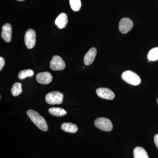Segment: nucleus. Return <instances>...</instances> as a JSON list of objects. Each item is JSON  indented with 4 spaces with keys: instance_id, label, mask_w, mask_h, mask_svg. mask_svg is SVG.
Returning <instances> with one entry per match:
<instances>
[{
    "instance_id": "1",
    "label": "nucleus",
    "mask_w": 158,
    "mask_h": 158,
    "mask_svg": "<svg viewBox=\"0 0 158 158\" xmlns=\"http://www.w3.org/2000/svg\"><path fill=\"white\" fill-rule=\"evenodd\" d=\"M27 115L40 130L44 131H46L48 130V126L45 119L36 111L33 110H28Z\"/></svg>"
},
{
    "instance_id": "2",
    "label": "nucleus",
    "mask_w": 158,
    "mask_h": 158,
    "mask_svg": "<svg viewBox=\"0 0 158 158\" xmlns=\"http://www.w3.org/2000/svg\"><path fill=\"white\" fill-rule=\"evenodd\" d=\"M121 77L126 83L135 86L139 85L141 82L139 76L131 71H126L122 74Z\"/></svg>"
},
{
    "instance_id": "3",
    "label": "nucleus",
    "mask_w": 158,
    "mask_h": 158,
    "mask_svg": "<svg viewBox=\"0 0 158 158\" xmlns=\"http://www.w3.org/2000/svg\"><path fill=\"white\" fill-rule=\"evenodd\" d=\"M63 99V94L58 91L50 92L45 96L46 102L50 105L61 104Z\"/></svg>"
},
{
    "instance_id": "4",
    "label": "nucleus",
    "mask_w": 158,
    "mask_h": 158,
    "mask_svg": "<svg viewBox=\"0 0 158 158\" xmlns=\"http://www.w3.org/2000/svg\"><path fill=\"white\" fill-rule=\"evenodd\" d=\"M94 125L96 127L104 131H110L113 129V125L109 118L104 117L97 118L94 121Z\"/></svg>"
},
{
    "instance_id": "5",
    "label": "nucleus",
    "mask_w": 158,
    "mask_h": 158,
    "mask_svg": "<svg viewBox=\"0 0 158 158\" xmlns=\"http://www.w3.org/2000/svg\"><path fill=\"white\" fill-rule=\"evenodd\" d=\"M36 32L33 29H29L25 34L24 41L26 46L28 49H32L36 44Z\"/></svg>"
},
{
    "instance_id": "6",
    "label": "nucleus",
    "mask_w": 158,
    "mask_h": 158,
    "mask_svg": "<svg viewBox=\"0 0 158 158\" xmlns=\"http://www.w3.org/2000/svg\"><path fill=\"white\" fill-rule=\"evenodd\" d=\"M50 67L53 70H63L65 67V62L59 56H54L51 61Z\"/></svg>"
},
{
    "instance_id": "7",
    "label": "nucleus",
    "mask_w": 158,
    "mask_h": 158,
    "mask_svg": "<svg viewBox=\"0 0 158 158\" xmlns=\"http://www.w3.org/2000/svg\"><path fill=\"white\" fill-rule=\"evenodd\" d=\"M133 27V23L131 19L124 18L120 20L118 25V29L122 34H125L129 32Z\"/></svg>"
},
{
    "instance_id": "8",
    "label": "nucleus",
    "mask_w": 158,
    "mask_h": 158,
    "mask_svg": "<svg viewBox=\"0 0 158 158\" xmlns=\"http://www.w3.org/2000/svg\"><path fill=\"white\" fill-rule=\"evenodd\" d=\"M98 96L102 98L107 100H113L115 98V94L112 90L105 88H98L96 90Z\"/></svg>"
},
{
    "instance_id": "9",
    "label": "nucleus",
    "mask_w": 158,
    "mask_h": 158,
    "mask_svg": "<svg viewBox=\"0 0 158 158\" xmlns=\"http://www.w3.org/2000/svg\"><path fill=\"white\" fill-rule=\"evenodd\" d=\"M12 36V27L9 23L5 24L2 29V38L6 42H10L11 41Z\"/></svg>"
},
{
    "instance_id": "10",
    "label": "nucleus",
    "mask_w": 158,
    "mask_h": 158,
    "mask_svg": "<svg viewBox=\"0 0 158 158\" xmlns=\"http://www.w3.org/2000/svg\"><path fill=\"white\" fill-rule=\"evenodd\" d=\"M36 79L40 84L48 85L52 82V76L49 72H44L37 74Z\"/></svg>"
},
{
    "instance_id": "11",
    "label": "nucleus",
    "mask_w": 158,
    "mask_h": 158,
    "mask_svg": "<svg viewBox=\"0 0 158 158\" xmlns=\"http://www.w3.org/2000/svg\"><path fill=\"white\" fill-rule=\"evenodd\" d=\"M97 49L92 48L88 51L84 57V62L86 65H90L93 63L97 55Z\"/></svg>"
},
{
    "instance_id": "12",
    "label": "nucleus",
    "mask_w": 158,
    "mask_h": 158,
    "mask_svg": "<svg viewBox=\"0 0 158 158\" xmlns=\"http://www.w3.org/2000/svg\"><path fill=\"white\" fill-rule=\"evenodd\" d=\"M68 22V16L65 13H62L59 14L55 21L56 25L60 29L65 28Z\"/></svg>"
},
{
    "instance_id": "13",
    "label": "nucleus",
    "mask_w": 158,
    "mask_h": 158,
    "mask_svg": "<svg viewBox=\"0 0 158 158\" xmlns=\"http://www.w3.org/2000/svg\"><path fill=\"white\" fill-rule=\"evenodd\" d=\"M61 128L66 132L75 133L78 131L77 126L71 123H65L61 125Z\"/></svg>"
},
{
    "instance_id": "14",
    "label": "nucleus",
    "mask_w": 158,
    "mask_h": 158,
    "mask_svg": "<svg viewBox=\"0 0 158 158\" xmlns=\"http://www.w3.org/2000/svg\"><path fill=\"white\" fill-rule=\"evenodd\" d=\"M134 158H149L146 151L143 148H135L133 151Z\"/></svg>"
},
{
    "instance_id": "15",
    "label": "nucleus",
    "mask_w": 158,
    "mask_h": 158,
    "mask_svg": "<svg viewBox=\"0 0 158 158\" xmlns=\"http://www.w3.org/2000/svg\"><path fill=\"white\" fill-rule=\"evenodd\" d=\"M48 112L51 115L57 117H61L65 116L67 112L64 109L61 108H51L49 109Z\"/></svg>"
},
{
    "instance_id": "16",
    "label": "nucleus",
    "mask_w": 158,
    "mask_h": 158,
    "mask_svg": "<svg viewBox=\"0 0 158 158\" xmlns=\"http://www.w3.org/2000/svg\"><path fill=\"white\" fill-rule=\"evenodd\" d=\"M22 86V85L21 83H18V82L15 83L11 89V94L13 96H18L22 93L23 90Z\"/></svg>"
},
{
    "instance_id": "17",
    "label": "nucleus",
    "mask_w": 158,
    "mask_h": 158,
    "mask_svg": "<svg viewBox=\"0 0 158 158\" xmlns=\"http://www.w3.org/2000/svg\"><path fill=\"white\" fill-rule=\"evenodd\" d=\"M148 59L150 61L158 60V47L155 48L150 50L148 54Z\"/></svg>"
},
{
    "instance_id": "18",
    "label": "nucleus",
    "mask_w": 158,
    "mask_h": 158,
    "mask_svg": "<svg viewBox=\"0 0 158 158\" xmlns=\"http://www.w3.org/2000/svg\"><path fill=\"white\" fill-rule=\"evenodd\" d=\"M34 72L32 69H24L21 71L19 73L18 77L21 80L24 79L27 77H31L34 76Z\"/></svg>"
},
{
    "instance_id": "19",
    "label": "nucleus",
    "mask_w": 158,
    "mask_h": 158,
    "mask_svg": "<svg viewBox=\"0 0 158 158\" xmlns=\"http://www.w3.org/2000/svg\"><path fill=\"white\" fill-rule=\"evenodd\" d=\"M71 8L75 11H78L81 7V0H69Z\"/></svg>"
},
{
    "instance_id": "20",
    "label": "nucleus",
    "mask_w": 158,
    "mask_h": 158,
    "mask_svg": "<svg viewBox=\"0 0 158 158\" xmlns=\"http://www.w3.org/2000/svg\"><path fill=\"white\" fill-rule=\"evenodd\" d=\"M5 64V59L3 57H0V71L2 70Z\"/></svg>"
},
{
    "instance_id": "21",
    "label": "nucleus",
    "mask_w": 158,
    "mask_h": 158,
    "mask_svg": "<svg viewBox=\"0 0 158 158\" xmlns=\"http://www.w3.org/2000/svg\"><path fill=\"white\" fill-rule=\"evenodd\" d=\"M154 143L155 144L157 148L158 149V134L155 135L154 138Z\"/></svg>"
},
{
    "instance_id": "22",
    "label": "nucleus",
    "mask_w": 158,
    "mask_h": 158,
    "mask_svg": "<svg viewBox=\"0 0 158 158\" xmlns=\"http://www.w3.org/2000/svg\"><path fill=\"white\" fill-rule=\"evenodd\" d=\"M17 1H21V2H22V1H25V0H17Z\"/></svg>"
},
{
    "instance_id": "23",
    "label": "nucleus",
    "mask_w": 158,
    "mask_h": 158,
    "mask_svg": "<svg viewBox=\"0 0 158 158\" xmlns=\"http://www.w3.org/2000/svg\"><path fill=\"white\" fill-rule=\"evenodd\" d=\"M157 103H158V98L157 99Z\"/></svg>"
}]
</instances>
